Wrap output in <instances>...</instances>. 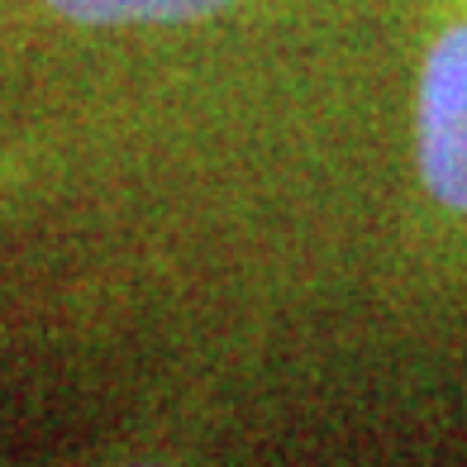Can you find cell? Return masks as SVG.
Masks as SVG:
<instances>
[{
  "mask_svg": "<svg viewBox=\"0 0 467 467\" xmlns=\"http://www.w3.org/2000/svg\"><path fill=\"white\" fill-rule=\"evenodd\" d=\"M77 25H191L220 15L234 0H44Z\"/></svg>",
  "mask_w": 467,
  "mask_h": 467,
  "instance_id": "obj_2",
  "label": "cell"
},
{
  "mask_svg": "<svg viewBox=\"0 0 467 467\" xmlns=\"http://www.w3.org/2000/svg\"><path fill=\"white\" fill-rule=\"evenodd\" d=\"M415 158L434 205L467 220V15L449 19L424 53L415 96Z\"/></svg>",
  "mask_w": 467,
  "mask_h": 467,
  "instance_id": "obj_1",
  "label": "cell"
}]
</instances>
